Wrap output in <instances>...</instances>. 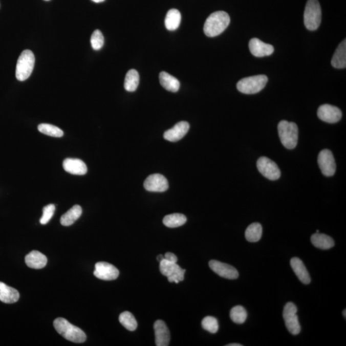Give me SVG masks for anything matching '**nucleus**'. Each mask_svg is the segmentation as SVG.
Listing matches in <instances>:
<instances>
[{
	"label": "nucleus",
	"instance_id": "nucleus-8",
	"mask_svg": "<svg viewBox=\"0 0 346 346\" xmlns=\"http://www.w3.org/2000/svg\"><path fill=\"white\" fill-rule=\"evenodd\" d=\"M160 271L163 275L167 277L170 283L179 284L184 279L185 269H183L177 263H172L166 260L160 263Z\"/></svg>",
	"mask_w": 346,
	"mask_h": 346
},
{
	"label": "nucleus",
	"instance_id": "nucleus-31",
	"mask_svg": "<svg viewBox=\"0 0 346 346\" xmlns=\"http://www.w3.org/2000/svg\"><path fill=\"white\" fill-rule=\"evenodd\" d=\"M230 315L231 320L236 324H243L248 317L246 309L240 305L232 308Z\"/></svg>",
	"mask_w": 346,
	"mask_h": 346
},
{
	"label": "nucleus",
	"instance_id": "nucleus-38",
	"mask_svg": "<svg viewBox=\"0 0 346 346\" xmlns=\"http://www.w3.org/2000/svg\"><path fill=\"white\" fill-rule=\"evenodd\" d=\"M226 346H243V345L241 344V343H229V344L226 345Z\"/></svg>",
	"mask_w": 346,
	"mask_h": 346
},
{
	"label": "nucleus",
	"instance_id": "nucleus-40",
	"mask_svg": "<svg viewBox=\"0 0 346 346\" xmlns=\"http://www.w3.org/2000/svg\"><path fill=\"white\" fill-rule=\"evenodd\" d=\"M345 313H346V310L345 309L344 310H343V312H342V314H343V316H344L345 319V317H346V314H345Z\"/></svg>",
	"mask_w": 346,
	"mask_h": 346
},
{
	"label": "nucleus",
	"instance_id": "nucleus-18",
	"mask_svg": "<svg viewBox=\"0 0 346 346\" xmlns=\"http://www.w3.org/2000/svg\"><path fill=\"white\" fill-rule=\"evenodd\" d=\"M63 169L70 174L84 175L88 172V167L82 160L76 159H66L63 162Z\"/></svg>",
	"mask_w": 346,
	"mask_h": 346
},
{
	"label": "nucleus",
	"instance_id": "nucleus-11",
	"mask_svg": "<svg viewBox=\"0 0 346 346\" xmlns=\"http://www.w3.org/2000/svg\"><path fill=\"white\" fill-rule=\"evenodd\" d=\"M119 272L115 266L112 264L100 262L96 264L94 275L102 280L111 281L118 278Z\"/></svg>",
	"mask_w": 346,
	"mask_h": 346
},
{
	"label": "nucleus",
	"instance_id": "nucleus-17",
	"mask_svg": "<svg viewBox=\"0 0 346 346\" xmlns=\"http://www.w3.org/2000/svg\"><path fill=\"white\" fill-rule=\"evenodd\" d=\"M155 343L157 346H167L169 344L170 333L165 323L158 320L154 323Z\"/></svg>",
	"mask_w": 346,
	"mask_h": 346
},
{
	"label": "nucleus",
	"instance_id": "nucleus-41",
	"mask_svg": "<svg viewBox=\"0 0 346 346\" xmlns=\"http://www.w3.org/2000/svg\"><path fill=\"white\" fill-rule=\"evenodd\" d=\"M45 1H50V0H45Z\"/></svg>",
	"mask_w": 346,
	"mask_h": 346
},
{
	"label": "nucleus",
	"instance_id": "nucleus-36",
	"mask_svg": "<svg viewBox=\"0 0 346 346\" xmlns=\"http://www.w3.org/2000/svg\"><path fill=\"white\" fill-rule=\"evenodd\" d=\"M164 259L172 263H177L178 261L177 256L175 254L170 253V252H168V253L165 254Z\"/></svg>",
	"mask_w": 346,
	"mask_h": 346
},
{
	"label": "nucleus",
	"instance_id": "nucleus-29",
	"mask_svg": "<svg viewBox=\"0 0 346 346\" xmlns=\"http://www.w3.org/2000/svg\"><path fill=\"white\" fill-rule=\"evenodd\" d=\"M187 221V218L182 213H172L165 216L163 223L167 227L177 228L184 225Z\"/></svg>",
	"mask_w": 346,
	"mask_h": 346
},
{
	"label": "nucleus",
	"instance_id": "nucleus-23",
	"mask_svg": "<svg viewBox=\"0 0 346 346\" xmlns=\"http://www.w3.org/2000/svg\"><path fill=\"white\" fill-rule=\"evenodd\" d=\"M160 83L168 91L176 93L179 90L180 83L177 78L170 74L162 71L159 75Z\"/></svg>",
	"mask_w": 346,
	"mask_h": 346
},
{
	"label": "nucleus",
	"instance_id": "nucleus-9",
	"mask_svg": "<svg viewBox=\"0 0 346 346\" xmlns=\"http://www.w3.org/2000/svg\"><path fill=\"white\" fill-rule=\"evenodd\" d=\"M256 166L264 177L270 180H276L281 176L278 165L268 157H262L257 160Z\"/></svg>",
	"mask_w": 346,
	"mask_h": 346
},
{
	"label": "nucleus",
	"instance_id": "nucleus-34",
	"mask_svg": "<svg viewBox=\"0 0 346 346\" xmlns=\"http://www.w3.org/2000/svg\"><path fill=\"white\" fill-rule=\"evenodd\" d=\"M91 46L94 50H99L104 45V37L102 33L99 30H96L93 33L91 38Z\"/></svg>",
	"mask_w": 346,
	"mask_h": 346
},
{
	"label": "nucleus",
	"instance_id": "nucleus-24",
	"mask_svg": "<svg viewBox=\"0 0 346 346\" xmlns=\"http://www.w3.org/2000/svg\"><path fill=\"white\" fill-rule=\"evenodd\" d=\"M332 65L337 69H343L346 67V40L340 43L336 50L332 58Z\"/></svg>",
	"mask_w": 346,
	"mask_h": 346
},
{
	"label": "nucleus",
	"instance_id": "nucleus-16",
	"mask_svg": "<svg viewBox=\"0 0 346 346\" xmlns=\"http://www.w3.org/2000/svg\"><path fill=\"white\" fill-rule=\"evenodd\" d=\"M189 128V124L187 122H179V123L175 124L171 129L165 132L164 139L170 142L179 141L187 134Z\"/></svg>",
	"mask_w": 346,
	"mask_h": 346
},
{
	"label": "nucleus",
	"instance_id": "nucleus-15",
	"mask_svg": "<svg viewBox=\"0 0 346 346\" xmlns=\"http://www.w3.org/2000/svg\"><path fill=\"white\" fill-rule=\"evenodd\" d=\"M249 50L251 54L256 57H263L273 54L274 47L273 46L262 41V40L253 38L249 43Z\"/></svg>",
	"mask_w": 346,
	"mask_h": 346
},
{
	"label": "nucleus",
	"instance_id": "nucleus-14",
	"mask_svg": "<svg viewBox=\"0 0 346 346\" xmlns=\"http://www.w3.org/2000/svg\"><path fill=\"white\" fill-rule=\"evenodd\" d=\"M209 267L215 273L222 278L229 279H235L238 278L239 273L234 267L229 264L221 263L220 261H210Z\"/></svg>",
	"mask_w": 346,
	"mask_h": 346
},
{
	"label": "nucleus",
	"instance_id": "nucleus-28",
	"mask_svg": "<svg viewBox=\"0 0 346 346\" xmlns=\"http://www.w3.org/2000/svg\"><path fill=\"white\" fill-rule=\"evenodd\" d=\"M139 83V73L136 70H131L126 73L124 80V89L128 92H134L138 88Z\"/></svg>",
	"mask_w": 346,
	"mask_h": 346
},
{
	"label": "nucleus",
	"instance_id": "nucleus-21",
	"mask_svg": "<svg viewBox=\"0 0 346 346\" xmlns=\"http://www.w3.org/2000/svg\"><path fill=\"white\" fill-rule=\"evenodd\" d=\"M19 299V293L13 287L0 282V301L7 304L16 302Z\"/></svg>",
	"mask_w": 346,
	"mask_h": 346
},
{
	"label": "nucleus",
	"instance_id": "nucleus-3",
	"mask_svg": "<svg viewBox=\"0 0 346 346\" xmlns=\"http://www.w3.org/2000/svg\"><path fill=\"white\" fill-rule=\"evenodd\" d=\"M278 131L279 139L285 147L292 149L296 147L298 141V127L296 123L281 121L278 125Z\"/></svg>",
	"mask_w": 346,
	"mask_h": 346
},
{
	"label": "nucleus",
	"instance_id": "nucleus-39",
	"mask_svg": "<svg viewBox=\"0 0 346 346\" xmlns=\"http://www.w3.org/2000/svg\"><path fill=\"white\" fill-rule=\"evenodd\" d=\"M91 1L95 2V3H101V2H103L105 1V0H91Z\"/></svg>",
	"mask_w": 346,
	"mask_h": 346
},
{
	"label": "nucleus",
	"instance_id": "nucleus-10",
	"mask_svg": "<svg viewBox=\"0 0 346 346\" xmlns=\"http://www.w3.org/2000/svg\"><path fill=\"white\" fill-rule=\"evenodd\" d=\"M318 165L325 177H332L336 171L334 157L329 149H323L319 153L317 159Z\"/></svg>",
	"mask_w": 346,
	"mask_h": 346
},
{
	"label": "nucleus",
	"instance_id": "nucleus-27",
	"mask_svg": "<svg viewBox=\"0 0 346 346\" xmlns=\"http://www.w3.org/2000/svg\"><path fill=\"white\" fill-rule=\"evenodd\" d=\"M263 235V226L258 223H254L247 228L245 231L246 240L250 243H256L261 240Z\"/></svg>",
	"mask_w": 346,
	"mask_h": 346
},
{
	"label": "nucleus",
	"instance_id": "nucleus-37",
	"mask_svg": "<svg viewBox=\"0 0 346 346\" xmlns=\"http://www.w3.org/2000/svg\"><path fill=\"white\" fill-rule=\"evenodd\" d=\"M157 261L160 263V262L162 261L164 259V256H163L162 254H159V255H158L157 257Z\"/></svg>",
	"mask_w": 346,
	"mask_h": 346
},
{
	"label": "nucleus",
	"instance_id": "nucleus-33",
	"mask_svg": "<svg viewBox=\"0 0 346 346\" xmlns=\"http://www.w3.org/2000/svg\"><path fill=\"white\" fill-rule=\"evenodd\" d=\"M202 325L203 329L211 333H217L219 330L218 320L212 316L205 317L202 320Z\"/></svg>",
	"mask_w": 346,
	"mask_h": 346
},
{
	"label": "nucleus",
	"instance_id": "nucleus-1",
	"mask_svg": "<svg viewBox=\"0 0 346 346\" xmlns=\"http://www.w3.org/2000/svg\"><path fill=\"white\" fill-rule=\"evenodd\" d=\"M230 23V17L226 12H215L206 20L203 31L208 37L218 36L225 31Z\"/></svg>",
	"mask_w": 346,
	"mask_h": 346
},
{
	"label": "nucleus",
	"instance_id": "nucleus-22",
	"mask_svg": "<svg viewBox=\"0 0 346 346\" xmlns=\"http://www.w3.org/2000/svg\"><path fill=\"white\" fill-rule=\"evenodd\" d=\"M311 243L315 248L327 250L335 245L334 241L331 236L326 234L315 233L311 236Z\"/></svg>",
	"mask_w": 346,
	"mask_h": 346
},
{
	"label": "nucleus",
	"instance_id": "nucleus-26",
	"mask_svg": "<svg viewBox=\"0 0 346 346\" xmlns=\"http://www.w3.org/2000/svg\"><path fill=\"white\" fill-rule=\"evenodd\" d=\"M181 18V14L179 10L175 9L169 10L165 16V27L170 31L177 30L180 26Z\"/></svg>",
	"mask_w": 346,
	"mask_h": 346
},
{
	"label": "nucleus",
	"instance_id": "nucleus-30",
	"mask_svg": "<svg viewBox=\"0 0 346 346\" xmlns=\"http://www.w3.org/2000/svg\"><path fill=\"white\" fill-rule=\"evenodd\" d=\"M119 322L126 329L133 332L137 328V322L136 318L132 313L124 312L119 315Z\"/></svg>",
	"mask_w": 346,
	"mask_h": 346
},
{
	"label": "nucleus",
	"instance_id": "nucleus-20",
	"mask_svg": "<svg viewBox=\"0 0 346 346\" xmlns=\"http://www.w3.org/2000/svg\"><path fill=\"white\" fill-rule=\"evenodd\" d=\"M47 256L38 251H32L25 256V263L28 267L35 269L45 268L47 264Z\"/></svg>",
	"mask_w": 346,
	"mask_h": 346
},
{
	"label": "nucleus",
	"instance_id": "nucleus-6",
	"mask_svg": "<svg viewBox=\"0 0 346 346\" xmlns=\"http://www.w3.org/2000/svg\"><path fill=\"white\" fill-rule=\"evenodd\" d=\"M35 64V56L32 51L24 50L17 60L16 76L19 81L27 80L31 75Z\"/></svg>",
	"mask_w": 346,
	"mask_h": 346
},
{
	"label": "nucleus",
	"instance_id": "nucleus-4",
	"mask_svg": "<svg viewBox=\"0 0 346 346\" xmlns=\"http://www.w3.org/2000/svg\"><path fill=\"white\" fill-rule=\"evenodd\" d=\"M268 78L264 75H260L241 79L236 84L239 91L246 95L258 93L265 88Z\"/></svg>",
	"mask_w": 346,
	"mask_h": 346
},
{
	"label": "nucleus",
	"instance_id": "nucleus-25",
	"mask_svg": "<svg viewBox=\"0 0 346 346\" xmlns=\"http://www.w3.org/2000/svg\"><path fill=\"white\" fill-rule=\"evenodd\" d=\"M82 213V209L80 205L73 206L67 212L62 215L60 218L61 225L64 226L72 225L77 221Z\"/></svg>",
	"mask_w": 346,
	"mask_h": 346
},
{
	"label": "nucleus",
	"instance_id": "nucleus-19",
	"mask_svg": "<svg viewBox=\"0 0 346 346\" xmlns=\"http://www.w3.org/2000/svg\"><path fill=\"white\" fill-rule=\"evenodd\" d=\"M291 266L297 278L302 284L308 285L311 282L310 274L301 259L294 257L291 260Z\"/></svg>",
	"mask_w": 346,
	"mask_h": 346
},
{
	"label": "nucleus",
	"instance_id": "nucleus-7",
	"mask_svg": "<svg viewBox=\"0 0 346 346\" xmlns=\"http://www.w3.org/2000/svg\"><path fill=\"white\" fill-rule=\"evenodd\" d=\"M297 308L293 302H289L284 307L283 317L287 329L292 335H298L301 332L298 317L297 315Z\"/></svg>",
	"mask_w": 346,
	"mask_h": 346
},
{
	"label": "nucleus",
	"instance_id": "nucleus-32",
	"mask_svg": "<svg viewBox=\"0 0 346 346\" xmlns=\"http://www.w3.org/2000/svg\"><path fill=\"white\" fill-rule=\"evenodd\" d=\"M38 129L40 133L49 136L61 137L63 136V132L62 129L50 124H40L38 126Z\"/></svg>",
	"mask_w": 346,
	"mask_h": 346
},
{
	"label": "nucleus",
	"instance_id": "nucleus-35",
	"mask_svg": "<svg viewBox=\"0 0 346 346\" xmlns=\"http://www.w3.org/2000/svg\"><path fill=\"white\" fill-rule=\"evenodd\" d=\"M55 210V207L53 204L48 205L43 208V214L40 220V224L46 225L49 222L53 214H54Z\"/></svg>",
	"mask_w": 346,
	"mask_h": 346
},
{
	"label": "nucleus",
	"instance_id": "nucleus-2",
	"mask_svg": "<svg viewBox=\"0 0 346 346\" xmlns=\"http://www.w3.org/2000/svg\"><path fill=\"white\" fill-rule=\"evenodd\" d=\"M53 326L60 335L71 342L83 343L86 340L85 333L80 328L71 325L64 318H57L53 322Z\"/></svg>",
	"mask_w": 346,
	"mask_h": 346
},
{
	"label": "nucleus",
	"instance_id": "nucleus-12",
	"mask_svg": "<svg viewBox=\"0 0 346 346\" xmlns=\"http://www.w3.org/2000/svg\"><path fill=\"white\" fill-rule=\"evenodd\" d=\"M342 112L337 106L325 104L318 109L317 116L320 120L328 123H336L342 118Z\"/></svg>",
	"mask_w": 346,
	"mask_h": 346
},
{
	"label": "nucleus",
	"instance_id": "nucleus-13",
	"mask_svg": "<svg viewBox=\"0 0 346 346\" xmlns=\"http://www.w3.org/2000/svg\"><path fill=\"white\" fill-rule=\"evenodd\" d=\"M144 187L147 191L163 192L169 188L168 181L165 177L160 174L150 175L145 180Z\"/></svg>",
	"mask_w": 346,
	"mask_h": 346
},
{
	"label": "nucleus",
	"instance_id": "nucleus-5",
	"mask_svg": "<svg viewBox=\"0 0 346 346\" xmlns=\"http://www.w3.org/2000/svg\"><path fill=\"white\" fill-rule=\"evenodd\" d=\"M322 12L318 0H308L304 12V24L309 30H315L321 23Z\"/></svg>",
	"mask_w": 346,
	"mask_h": 346
}]
</instances>
